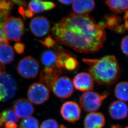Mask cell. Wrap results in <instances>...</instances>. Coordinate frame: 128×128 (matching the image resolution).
Listing matches in <instances>:
<instances>
[{
	"mask_svg": "<svg viewBox=\"0 0 128 128\" xmlns=\"http://www.w3.org/2000/svg\"><path fill=\"white\" fill-rule=\"evenodd\" d=\"M106 27L103 22L97 24L88 15L72 12L54 24L52 36L58 42L81 53H94L102 48Z\"/></svg>",
	"mask_w": 128,
	"mask_h": 128,
	"instance_id": "1",
	"label": "cell"
},
{
	"mask_svg": "<svg viewBox=\"0 0 128 128\" xmlns=\"http://www.w3.org/2000/svg\"><path fill=\"white\" fill-rule=\"evenodd\" d=\"M90 66L89 74L99 85L110 86L117 81L120 75V68L116 57L108 55L100 59H83Z\"/></svg>",
	"mask_w": 128,
	"mask_h": 128,
	"instance_id": "2",
	"label": "cell"
},
{
	"mask_svg": "<svg viewBox=\"0 0 128 128\" xmlns=\"http://www.w3.org/2000/svg\"><path fill=\"white\" fill-rule=\"evenodd\" d=\"M3 31L8 40L18 42L24 34V23L21 18L10 17L4 23Z\"/></svg>",
	"mask_w": 128,
	"mask_h": 128,
	"instance_id": "3",
	"label": "cell"
},
{
	"mask_svg": "<svg viewBox=\"0 0 128 128\" xmlns=\"http://www.w3.org/2000/svg\"><path fill=\"white\" fill-rule=\"evenodd\" d=\"M109 94L108 92L100 94L92 91L85 92L82 94L79 99L81 108L85 111L88 112L97 111L100 108L103 101Z\"/></svg>",
	"mask_w": 128,
	"mask_h": 128,
	"instance_id": "4",
	"label": "cell"
},
{
	"mask_svg": "<svg viewBox=\"0 0 128 128\" xmlns=\"http://www.w3.org/2000/svg\"><path fill=\"white\" fill-rule=\"evenodd\" d=\"M17 88L12 76L5 72L0 74V101H8L12 99L17 93Z\"/></svg>",
	"mask_w": 128,
	"mask_h": 128,
	"instance_id": "5",
	"label": "cell"
},
{
	"mask_svg": "<svg viewBox=\"0 0 128 128\" xmlns=\"http://www.w3.org/2000/svg\"><path fill=\"white\" fill-rule=\"evenodd\" d=\"M17 72L21 77L27 79L36 77L40 70V64L36 59L32 56H27L18 63Z\"/></svg>",
	"mask_w": 128,
	"mask_h": 128,
	"instance_id": "6",
	"label": "cell"
},
{
	"mask_svg": "<svg viewBox=\"0 0 128 128\" xmlns=\"http://www.w3.org/2000/svg\"><path fill=\"white\" fill-rule=\"evenodd\" d=\"M48 88L41 82H34L29 86L27 96L30 102L40 105L47 101L50 98Z\"/></svg>",
	"mask_w": 128,
	"mask_h": 128,
	"instance_id": "7",
	"label": "cell"
},
{
	"mask_svg": "<svg viewBox=\"0 0 128 128\" xmlns=\"http://www.w3.org/2000/svg\"><path fill=\"white\" fill-rule=\"evenodd\" d=\"M51 90L56 97L61 99H66L73 94L74 86L71 79L67 76H62L57 79Z\"/></svg>",
	"mask_w": 128,
	"mask_h": 128,
	"instance_id": "8",
	"label": "cell"
},
{
	"mask_svg": "<svg viewBox=\"0 0 128 128\" xmlns=\"http://www.w3.org/2000/svg\"><path fill=\"white\" fill-rule=\"evenodd\" d=\"M60 114L64 120L74 123L78 121L81 117V108L75 102H66L61 106Z\"/></svg>",
	"mask_w": 128,
	"mask_h": 128,
	"instance_id": "9",
	"label": "cell"
},
{
	"mask_svg": "<svg viewBox=\"0 0 128 128\" xmlns=\"http://www.w3.org/2000/svg\"><path fill=\"white\" fill-rule=\"evenodd\" d=\"M30 28L35 36L42 38L47 34L50 31V23L46 17L37 16L30 21Z\"/></svg>",
	"mask_w": 128,
	"mask_h": 128,
	"instance_id": "10",
	"label": "cell"
},
{
	"mask_svg": "<svg viewBox=\"0 0 128 128\" xmlns=\"http://www.w3.org/2000/svg\"><path fill=\"white\" fill-rule=\"evenodd\" d=\"M13 111L19 118H25L31 116L35 112V108L28 100L20 98L15 102Z\"/></svg>",
	"mask_w": 128,
	"mask_h": 128,
	"instance_id": "11",
	"label": "cell"
},
{
	"mask_svg": "<svg viewBox=\"0 0 128 128\" xmlns=\"http://www.w3.org/2000/svg\"><path fill=\"white\" fill-rule=\"evenodd\" d=\"M94 79L90 74L82 72L75 76L73 83L76 89L86 92L93 90L94 87Z\"/></svg>",
	"mask_w": 128,
	"mask_h": 128,
	"instance_id": "12",
	"label": "cell"
},
{
	"mask_svg": "<svg viewBox=\"0 0 128 128\" xmlns=\"http://www.w3.org/2000/svg\"><path fill=\"white\" fill-rule=\"evenodd\" d=\"M61 73V69L56 66L45 67L40 72V81L49 89H51L52 86L57 79L60 77Z\"/></svg>",
	"mask_w": 128,
	"mask_h": 128,
	"instance_id": "13",
	"label": "cell"
},
{
	"mask_svg": "<svg viewBox=\"0 0 128 128\" xmlns=\"http://www.w3.org/2000/svg\"><path fill=\"white\" fill-rule=\"evenodd\" d=\"M109 112L113 120H123L128 115V105L121 101L113 102L109 106Z\"/></svg>",
	"mask_w": 128,
	"mask_h": 128,
	"instance_id": "14",
	"label": "cell"
},
{
	"mask_svg": "<svg viewBox=\"0 0 128 128\" xmlns=\"http://www.w3.org/2000/svg\"><path fill=\"white\" fill-rule=\"evenodd\" d=\"M105 124V116L99 112L89 113L85 117L84 122L85 128H103Z\"/></svg>",
	"mask_w": 128,
	"mask_h": 128,
	"instance_id": "15",
	"label": "cell"
},
{
	"mask_svg": "<svg viewBox=\"0 0 128 128\" xmlns=\"http://www.w3.org/2000/svg\"><path fill=\"white\" fill-rule=\"evenodd\" d=\"M95 6V2L91 0H74L73 4L74 13L78 15H87L91 12Z\"/></svg>",
	"mask_w": 128,
	"mask_h": 128,
	"instance_id": "16",
	"label": "cell"
},
{
	"mask_svg": "<svg viewBox=\"0 0 128 128\" xmlns=\"http://www.w3.org/2000/svg\"><path fill=\"white\" fill-rule=\"evenodd\" d=\"M55 7V4L52 2L39 0H32L28 4V9L31 10L34 14H39L52 10Z\"/></svg>",
	"mask_w": 128,
	"mask_h": 128,
	"instance_id": "17",
	"label": "cell"
},
{
	"mask_svg": "<svg viewBox=\"0 0 128 128\" xmlns=\"http://www.w3.org/2000/svg\"><path fill=\"white\" fill-rule=\"evenodd\" d=\"M15 58V53L12 47L9 43L0 44V63L8 64L12 62Z\"/></svg>",
	"mask_w": 128,
	"mask_h": 128,
	"instance_id": "18",
	"label": "cell"
},
{
	"mask_svg": "<svg viewBox=\"0 0 128 128\" xmlns=\"http://www.w3.org/2000/svg\"><path fill=\"white\" fill-rule=\"evenodd\" d=\"M105 3L111 11L116 14H122L128 10V0H108Z\"/></svg>",
	"mask_w": 128,
	"mask_h": 128,
	"instance_id": "19",
	"label": "cell"
},
{
	"mask_svg": "<svg viewBox=\"0 0 128 128\" xmlns=\"http://www.w3.org/2000/svg\"><path fill=\"white\" fill-rule=\"evenodd\" d=\"M114 94L121 101L128 102V82H121L117 84L114 90Z\"/></svg>",
	"mask_w": 128,
	"mask_h": 128,
	"instance_id": "20",
	"label": "cell"
},
{
	"mask_svg": "<svg viewBox=\"0 0 128 128\" xmlns=\"http://www.w3.org/2000/svg\"><path fill=\"white\" fill-rule=\"evenodd\" d=\"M106 28L111 30H115L121 24L122 19L120 17L114 14H107L104 16L103 20Z\"/></svg>",
	"mask_w": 128,
	"mask_h": 128,
	"instance_id": "21",
	"label": "cell"
},
{
	"mask_svg": "<svg viewBox=\"0 0 128 128\" xmlns=\"http://www.w3.org/2000/svg\"><path fill=\"white\" fill-rule=\"evenodd\" d=\"M57 56L56 52L53 51H45L41 56V61L45 67L56 66Z\"/></svg>",
	"mask_w": 128,
	"mask_h": 128,
	"instance_id": "22",
	"label": "cell"
},
{
	"mask_svg": "<svg viewBox=\"0 0 128 128\" xmlns=\"http://www.w3.org/2000/svg\"><path fill=\"white\" fill-rule=\"evenodd\" d=\"M19 121V118L11 109L4 110L2 112H0V127H2L4 123L13 122L16 124Z\"/></svg>",
	"mask_w": 128,
	"mask_h": 128,
	"instance_id": "23",
	"label": "cell"
},
{
	"mask_svg": "<svg viewBox=\"0 0 128 128\" xmlns=\"http://www.w3.org/2000/svg\"><path fill=\"white\" fill-rule=\"evenodd\" d=\"M20 128H39V122L36 118L33 116L24 118L21 122Z\"/></svg>",
	"mask_w": 128,
	"mask_h": 128,
	"instance_id": "24",
	"label": "cell"
},
{
	"mask_svg": "<svg viewBox=\"0 0 128 128\" xmlns=\"http://www.w3.org/2000/svg\"><path fill=\"white\" fill-rule=\"evenodd\" d=\"M78 65L77 59L71 56L68 57L64 62V68L68 70H73L76 68Z\"/></svg>",
	"mask_w": 128,
	"mask_h": 128,
	"instance_id": "25",
	"label": "cell"
},
{
	"mask_svg": "<svg viewBox=\"0 0 128 128\" xmlns=\"http://www.w3.org/2000/svg\"><path fill=\"white\" fill-rule=\"evenodd\" d=\"M58 123L55 120L48 119L42 122L40 128H59Z\"/></svg>",
	"mask_w": 128,
	"mask_h": 128,
	"instance_id": "26",
	"label": "cell"
},
{
	"mask_svg": "<svg viewBox=\"0 0 128 128\" xmlns=\"http://www.w3.org/2000/svg\"><path fill=\"white\" fill-rule=\"evenodd\" d=\"M40 42L49 48L53 47L56 43L55 40H54L51 36H48L43 41H40Z\"/></svg>",
	"mask_w": 128,
	"mask_h": 128,
	"instance_id": "27",
	"label": "cell"
},
{
	"mask_svg": "<svg viewBox=\"0 0 128 128\" xmlns=\"http://www.w3.org/2000/svg\"><path fill=\"white\" fill-rule=\"evenodd\" d=\"M121 48L123 53L128 56V35L122 39L121 42Z\"/></svg>",
	"mask_w": 128,
	"mask_h": 128,
	"instance_id": "28",
	"label": "cell"
},
{
	"mask_svg": "<svg viewBox=\"0 0 128 128\" xmlns=\"http://www.w3.org/2000/svg\"><path fill=\"white\" fill-rule=\"evenodd\" d=\"M5 21L0 18V44L3 43H9V42L5 37L3 31V26Z\"/></svg>",
	"mask_w": 128,
	"mask_h": 128,
	"instance_id": "29",
	"label": "cell"
},
{
	"mask_svg": "<svg viewBox=\"0 0 128 128\" xmlns=\"http://www.w3.org/2000/svg\"><path fill=\"white\" fill-rule=\"evenodd\" d=\"M14 49L18 54H23L25 50V45L21 43H17L14 45Z\"/></svg>",
	"mask_w": 128,
	"mask_h": 128,
	"instance_id": "30",
	"label": "cell"
},
{
	"mask_svg": "<svg viewBox=\"0 0 128 128\" xmlns=\"http://www.w3.org/2000/svg\"><path fill=\"white\" fill-rule=\"evenodd\" d=\"M12 6H13V3L12 1L0 0V10H4Z\"/></svg>",
	"mask_w": 128,
	"mask_h": 128,
	"instance_id": "31",
	"label": "cell"
},
{
	"mask_svg": "<svg viewBox=\"0 0 128 128\" xmlns=\"http://www.w3.org/2000/svg\"><path fill=\"white\" fill-rule=\"evenodd\" d=\"M126 29L125 26L124 24H121L119 26H118L117 28L115 29V32L118 34H122L125 32Z\"/></svg>",
	"mask_w": 128,
	"mask_h": 128,
	"instance_id": "32",
	"label": "cell"
},
{
	"mask_svg": "<svg viewBox=\"0 0 128 128\" xmlns=\"http://www.w3.org/2000/svg\"><path fill=\"white\" fill-rule=\"evenodd\" d=\"M33 16H34L33 12L31 10L28 9V10H25L23 17L24 18L27 17L28 18H30L33 17Z\"/></svg>",
	"mask_w": 128,
	"mask_h": 128,
	"instance_id": "33",
	"label": "cell"
},
{
	"mask_svg": "<svg viewBox=\"0 0 128 128\" xmlns=\"http://www.w3.org/2000/svg\"><path fill=\"white\" fill-rule=\"evenodd\" d=\"M4 128H18L17 124L13 122H9L5 124Z\"/></svg>",
	"mask_w": 128,
	"mask_h": 128,
	"instance_id": "34",
	"label": "cell"
},
{
	"mask_svg": "<svg viewBox=\"0 0 128 128\" xmlns=\"http://www.w3.org/2000/svg\"><path fill=\"white\" fill-rule=\"evenodd\" d=\"M12 2L13 3L18 4V5H19L21 6V7H23V6H26L27 3L24 1H22V0H13Z\"/></svg>",
	"mask_w": 128,
	"mask_h": 128,
	"instance_id": "35",
	"label": "cell"
},
{
	"mask_svg": "<svg viewBox=\"0 0 128 128\" xmlns=\"http://www.w3.org/2000/svg\"><path fill=\"white\" fill-rule=\"evenodd\" d=\"M58 1L61 4L64 5H69L73 4L74 2V0H59Z\"/></svg>",
	"mask_w": 128,
	"mask_h": 128,
	"instance_id": "36",
	"label": "cell"
},
{
	"mask_svg": "<svg viewBox=\"0 0 128 128\" xmlns=\"http://www.w3.org/2000/svg\"><path fill=\"white\" fill-rule=\"evenodd\" d=\"M111 128H128V126H127L125 127H122V126H120L119 125L116 124L112 125Z\"/></svg>",
	"mask_w": 128,
	"mask_h": 128,
	"instance_id": "37",
	"label": "cell"
},
{
	"mask_svg": "<svg viewBox=\"0 0 128 128\" xmlns=\"http://www.w3.org/2000/svg\"><path fill=\"white\" fill-rule=\"evenodd\" d=\"M5 67L4 64H1L0 63V74L1 72H5Z\"/></svg>",
	"mask_w": 128,
	"mask_h": 128,
	"instance_id": "38",
	"label": "cell"
},
{
	"mask_svg": "<svg viewBox=\"0 0 128 128\" xmlns=\"http://www.w3.org/2000/svg\"><path fill=\"white\" fill-rule=\"evenodd\" d=\"M124 16L123 17V19L125 20V21H128V10L125 12Z\"/></svg>",
	"mask_w": 128,
	"mask_h": 128,
	"instance_id": "39",
	"label": "cell"
},
{
	"mask_svg": "<svg viewBox=\"0 0 128 128\" xmlns=\"http://www.w3.org/2000/svg\"><path fill=\"white\" fill-rule=\"evenodd\" d=\"M59 128H68V127H66V126H65L64 125H61L59 126Z\"/></svg>",
	"mask_w": 128,
	"mask_h": 128,
	"instance_id": "40",
	"label": "cell"
}]
</instances>
